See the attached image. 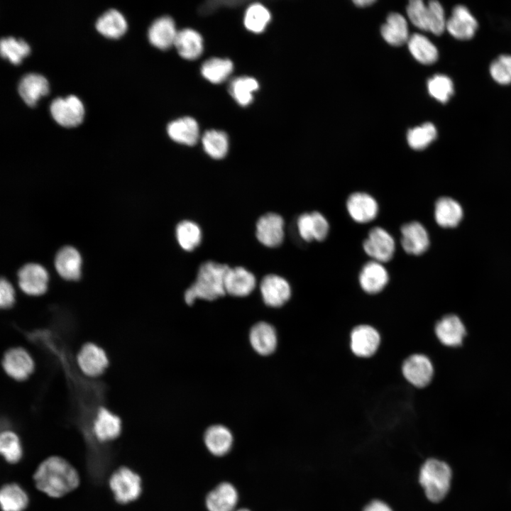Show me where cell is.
<instances>
[{"instance_id":"6da1fadb","label":"cell","mask_w":511,"mask_h":511,"mask_svg":"<svg viewBox=\"0 0 511 511\" xmlns=\"http://www.w3.org/2000/svg\"><path fill=\"white\" fill-rule=\"evenodd\" d=\"M33 480L39 490L53 498H60L70 493L79 483L75 468L58 456L44 459L35 469Z\"/></svg>"},{"instance_id":"7a4b0ae2","label":"cell","mask_w":511,"mask_h":511,"mask_svg":"<svg viewBox=\"0 0 511 511\" xmlns=\"http://www.w3.org/2000/svg\"><path fill=\"white\" fill-rule=\"evenodd\" d=\"M226 264L214 261L203 263L199 268L195 282L186 290L184 295L187 304H192L196 299L208 301L224 296L225 276L229 269Z\"/></svg>"},{"instance_id":"3957f363","label":"cell","mask_w":511,"mask_h":511,"mask_svg":"<svg viewBox=\"0 0 511 511\" xmlns=\"http://www.w3.org/2000/svg\"><path fill=\"white\" fill-rule=\"evenodd\" d=\"M452 478L450 466L444 461L429 458L422 466L419 483L427 498L433 502L441 501L449 493Z\"/></svg>"},{"instance_id":"277c9868","label":"cell","mask_w":511,"mask_h":511,"mask_svg":"<svg viewBox=\"0 0 511 511\" xmlns=\"http://www.w3.org/2000/svg\"><path fill=\"white\" fill-rule=\"evenodd\" d=\"M109 485L115 500L121 504L136 500L142 491L140 476L126 466L118 468L112 473Z\"/></svg>"},{"instance_id":"5b68a950","label":"cell","mask_w":511,"mask_h":511,"mask_svg":"<svg viewBox=\"0 0 511 511\" xmlns=\"http://www.w3.org/2000/svg\"><path fill=\"white\" fill-rule=\"evenodd\" d=\"M50 110L55 121L65 127H74L79 125L82 121L84 115L83 104L75 95L55 99L51 102Z\"/></svg>"},{"instance_id":"8992f818","label":"cell","mask_w":511,"mask_h":511,"mask_svg":"<svg viewBox=\"0 0 511 511\" xmlns=\"http://www.w3.org/2000/svg\"><path fill=\"white\" fill-rule=\"evenodd\" d=\"M2 367L10 378L17 381H23L28 378L33 373L35 363L31 354L26 349L21 347H13L4 353Z\"/></svg>"},{"instance_id":"52a82bcc","label":"cell","mask_w":511,"mask_h":511,"mask_svg":"<svg viewBox=\"0 0 511 511\" xmlns=\"http://www.w3.org/2000/svg\"><path fill=\"white\" fill-rule=\"evenodd\" d=\"M363 249L373 260L384 263L393 256L395 243L392 236L384 229L376 226L372 229L364 241Z\"/></svg>"},{"instance_id":"ba28073f","label":"cell","mask_w":511,"mask_h":511,"mask_svg":"<svg viewBox=\"0 0 511 511\" xmlns=\"http://www.w3.org/2000/svg\"><path fill=\"white\" fill-rule=\"evenodd\" d=\"M77 363L84 375L96 378L107 368L109 358L102 348L94 343H87L80 348L77 356Z\"/></svg>"},{"instance_id":"9c48e42d","label":"cell","mask_w":511,"mask_h":511,"mask_svg":"<svg viewBox=\"0 0 511 511\" xmlns=\"http://www.w3.org/2000/svg\"><path fill=\"white\" fill-rule=\"evenodd\" d=\"M402 371L405 379L412 385L424 388L428 385L432 379L434 367L427 356L415 353L404 361Z\"/></svg>"},{"instance_id":"30bf717a","label":"cell","mask_w":511,"mask_h":511,"mask_svg":"<svg viewBox=\"0 0 511 511\" xmlns=\"http://www.w3.org/2000/svg\"><path fill=\"white\" fill-rule=\"evenodd\" d=\"M256 235L263 245L275 248L284 239V220L275 213H267L261 216L256 223Z\"/></svg>"},{"instance_id":"8fae6325","label":"cell","mask_w":511,"mask_h":511,"mask_svg":"<svg viewBox=\"0 0 511 511\" xmlns=\"http://www.w3.org/2000/svg\"><path fill=\"white\" fill-rule=\"evenodd\" d=\"M18 277L19 287L28 295H41L47 290L48 273L39 264H26L19 270Z\"/></svg>"},{"instance_id":"7c38bea8","label":"cell","mask_w":511,"mask_h":511,"mask_svg":"<svg viewBox=\"0 0 511 511\" xmlns=\"http://www.w3.org/2000/svg\"><path fill=\"white\" fill-rule=\"evenodd\" d=\"M260 290L264 303L272 307H280L287 302L291 296V288L283 278L269 274L263 277Z\"/></svg>"},{"instance_id":"4fadbf2b","label":"cell","mask_w":511,"mask_h":511,"mask_svg":"<svg viewBox=\"0 0 511 511\" xmlns=\"http://www.w3.org/2000/svg\"><path fill=\"white\" fill-rule=\"evenodd\" d=\"M380 336L373 326L362 324L356 326L350 335V347L352 352L358 357L368 358L378 350Z\"/></svg>"},{"instance_id":"5bb4252c","label":"cell","mask_w":511,"mask_h":511,"mask_svg":"<svg viewBox=\"0 0 511 511\" xmlns=\"http://www.w3.org/2000/svg\"><path fill=\"white\" fill-rule=\"evenodd\" d=\"M446 28L454 38L468 40L475 35L478 22L466 6L458 4L454 7Z\"/></svg>"},{"instance_id":"9a60e30c","label":"cell","mask_w":511,"mask_h":511,"mask_svg":"<svg viewBox=\"0 0 511 511\" xmlns=\"http://www.w3.org/2000/svg\"><path fill=\"white\" fill-rule=\"evenodd\" d=\"M435 334L444 346L456 347L462 344L466 335V329L461 319L456 314L443 317L435 325Z\"/></svg>"},{"instance_id":"2e32d148","label":"cell","mask_w":511,"mask_h":511,"mask_svg":"<svg viewBox=\"0 0 511 511\" xmlns=\"http://www.w3.org/2000/svg\"><path fill=\"white\" fill-rule=\"evenodd\" d=\"M120 417L104 407H99L92 421V432L97 440L101 442L112 441L121 434Z\"/></svg>"},{"instance_id":"e0dca14e","label":"cell","mask_w":511,"mask_h":511,"mask_svg":"<svg viewBox=\"0 0 511 511\" xmlns=\"http://www.w3.org/2000/svg\"><path fill=\"white\" fill-rule=\"evenodd\" d=\"M401 245L409 254L419 256L429 246V234L424 226L417 221L404 224L401 228Z\"/></svg>"},{"instance_id":"ac0fdd59","label":"cell","mask_w":511,"mask_h":511,"mask_svg":"<svg viewBox=\"0 0 511 511\" xmlns=\"http://www.w3.org/2000/svg\"><path fill=\"white\" fill-rule=\"evenodd\" d=\"M346 207L351 217L358 223H368L373 220L378 211L375 199L364 192L351 194L346 202Z\"/></svg>"},{"instance_id":"d6986e66","label":"cell","mask_w":511,"mask_h":511,"mask_svg":"<svg viewBox=\"0 0 511 511\" xmlns=\"http://www.w3.org/2000/svg\"><path fill=\"white\" fill-rule=\"evenodd\" d=\"M256 285L253 274L243 267L229 268L225 276L226 293L231 296H247L253 292Z\"/></svg>"},{"instance_id":"ffe728a7","label":"cell","mask_w":511,"mask_h":511,"mask_svg":"<svg viewBox=\"0 0 511 511\" xmlns=\"http://www.w3.org/2000/svg\"><path fill=\"white\" fill-rule=\"evenodd\" d=\"M249 339L254 351L262 356L273 353L277 347L275 329L265 322H258L251 327Z\"/></svg>"},{"instance_id":"44dd1931","label":"cell","mask_w":511,"mask_h":511,"mask_svg":"<svg viewBox=\"0 0 511 511\" xmlns=\"http://www.w3.org/2000/svg\"><path fill=\"white\" fill-rule=\"evenodd\" d=\"M82 258L72 246H65L57 253L55 267L58 274L67 280H77L81 275Z\"/></svg>"},{"instance_id":"7402d4cb","label":"cell","mask_w":511,"mask_h":511,"mask_svg":"<svg viewBox=\"0 0 511 511\" xmlns=\"http://www.w3.org/2000/svg\"><path fill=\"white\" fill-rule=\"evenodd\" d=\"M388 274L381 263L372 260L367 263L359 275L362 289L369 294L380 292L388 282Z\"/></svg>"},{"instance_id":"603a6c76","label":"cell","mask_w":511,"mask_h":511,"mask_svg":"<svg viewBox=\"0 0 511 511\" xmlns=\"http://www.w3.org/2000/svg\"><path fill=\"white\" fill-rule=\"evenodd\" d=\"M177 32L175 22L170 16L156 19L148 30V39L155 47L166 50L174 45Z\"/></svg>"},{"instance_id":"cb8c5ba5","label":"cell","mask_w":511,"mask_h":511,"mask_svg":"<svg viewBox=\"0 0 511 511\" xmlns=\"http://www.w3.org/2000/svg\"><path fill=\"white\" fill-rule=\"evenodd\" d=\"M18 93L23 101L33 106L38 99L49 92V83L47 79L37 73H28L24 75L18 84Z\"/></svg>"},{"instance_id":"d4e9b609","label":"cell","mask_w":511,"mask_h":511,"mask_svg":"<svg viewBox=\"0 0 511 511\" xmlns=\"http://www.w3.org/2000/svg\"><path fill=\"white\" fill-rule=\"evenodd\" d=\"M463 211L461 204L449 197L439 198L434 206V219L443 228H454L462 220Z\"/></svg>"},{"instance_id":"484cf974","label":"cell","mask_w":511,"mask_h":511,"mask_svg":"<svg viewBox=\"0 0 511 511\" xmlns=\"http://www.w3.org/2000/svg\"><path fill=\"white\" fill-rule=\"evenodd\" d=\"M170 138L186 145H194L199 139L197 122L191 117H183L170 122L167 128Z\"/></svg>"},{"instance_id":"4316f807","label":"cell","mask_w":511,"mask_h":511,"mask_svg":"<svg viewBox=\"0 0 511 511\" xmlns=\"http://www.w3.org/2000/svg\"><path fill=\"white\" fill-rule=\"evenodd\" d=\"M238 502V493L229 483H222L211 491L206 499L209 511H233Z\"/></svg>"},{"instance_id":"83f0119b","label":"cell","mask_w":511,"mask_h":511,"mask_svg":"<svg viewBox=\"0 0 511 511\" xmlns=\"http://www.w3.org/2000/svg\"><path fill=\"white\" fill-rule=\"evenodd\" d=\"M179 55L187 60H194L203 52V40L201 35L190 28L177 32L175 43Z\"/></svg>"},{"instance_id":"f1b7e54d","label":"cell","mask_w":511,"mask_h":511,"mask_svg":"<svg viewBox=\"0 0 511 511\" xmlns=\"http://www.w3.org/2000/svg\"><path fill=\"white\" fill-rule=\"evenodd\" d=\"M204 443L212 454L223 456L231 449L233 436L227 427L219 424L213 425L204 433Z\"/></svg>"},{"instance_id":"f546056e","label":"cell","mask_w":511,"mask_h":511,"mask_svg":"<svg viewBox=\"0 0 511 511\" xmlns=\"http://www.w3.org/2000/svg\"><path fill=\"white\" fill-rule=\"evenodd\" d=\"M381 34L389 44L400 46L409 40L407 23L405 18L397 13H390L381 27Z\"/></svg>"},{"instance_id":"4dcf8cb0","label":"cell","mask_w":511,"mask_h":511,"mask_svg":"<svg viewBox=\"0 0 511 511\" xmlns=\"http://www.w3.org/2000/svg\"><path fill=\"white\" fill-rule=\"evenodd\" d=\"M29 498L25 490L16 483L4 484L0 490V502L3 511H23Z\"/></svg>"},{"instance_id":"1f68e13d","label":"cell","mask_w":511,"mask_h":511,"mask_svg":"<svg viewBox=\"0 0 511 511\" xmlns=\"http://www.w3.org/2000/svg\"><path fill=\"white\" fill-rule=\"evenodd\" d=\"M97 30L103 35L110 38H118L127 29L124 16L116 9H110L101 15L96 22Z\"/></svg>"},{"instance_id":"d6a6232c","label":"cell","mask_w":511,"mask_h":511,"mask_svg":"<svg viewBox=\"0 0 511 511\" xmlns=\"http://www.w3.org/2000/svg\"><path fill=\"white\" fill-rule=\"evenodd\" d=\"M407 43L410 53L419 62L430 65L437 60V48L424 35L414 33L410 37Z\"/></svg>"},{"instance_id":"836d02e7","label":"cell","mask_w":511,"mask_h":511,"mask_svg":"<svg viewBox=\"0 0 511 511\" xmlns=\"http://www.w3.org/2000/svg\"><path fill=\"white\" fill-rule=\"evenodd\" d=\"M233 68V63L231 60L213 57L202 64L201 73L211 83L219 84L226 79L232 72Z\"/></svg>"},{"instance_id":"e575fe53","label":"cell","mask_w":511,"mask_h":511,"mask_svg":"<svg viewBox=\"0 0 511 511\" xmlns=\"http://www.w3.org/2000/svg\"><path fill=\"white\" fill-rule=\"evenodd\" d=\"M202 143L206 153L214 159H222L228 153V136L223 131L216 130L206 131L202 138Z\"/></svg>"},{"instance_id":"d590c367","label":"cell","mask_w":511,"mask_h":511,"mask_svg":"<svg viewBox=\"0 0 511 511\" xmlns=\"http://www.w3.org/2000/svg\"><path fill=\"white\" fill-rule=\"evenodd\" d=\"M176 238L182 249L191 251L200 244L202 231L199 226L194 221L184 220L176 226Z\"/></svg>"},{"instance_id":"8d00e7d4","label":"cell","mask_w":511,"mask_h":511,"mask_svg":"<svg viewBox=\"0 0 511 511\" xmlns=\"http://www.w3.org/2000/svg\"><path fill=\"white\" fill-rule=\"evenodd\" d=\"M258 89V83L254 78L241 77L231 81L229 92L241 106L248 105L253 100V92Z\"/></svg>"},{"instance_id":"74e56055","label":"cell","mask_w":511,"mask_h":511,"mask_svg":"<svg viewBox=\"0 0 511 511\" xmlns=\"http://www.w3.org/2000/svg\"><path fill=\"white\" fill-rule=\"evenodd\" d=\"M0 451L5 460L11 463H17L23 456V447L18 434L9 429L1 433Z\"/></svg>"},{"instance_id":"f35d334b","label":"cell","mask_w":511,"mask_h":511,"mask_svg":"<svg viewBox=\"0 0 511 511\" xmlns=\"http://www.w3.org/2000/svg\"><path fill=\"white\" fill-rule=\"evenodd\" d=\"M1 55L13 64H19L31 51L29 45L23 39L3 38L0 43Z\"/></svg>"},{"instance_id":"ab89813d","label":"cell","mask_w":511,"mask_h":511,"mask_svg":"<svg viewBox=\"0 0 511 511\" xmlns=\"http://www.w3.org/2000/svg\"><path fill=\"white\" fill-rule=\"evenodd\" d=\"M437 136L436 127L432 123H425L421 126L408 131L407 138L409 145L414 150L426 148Z\"/></svg>"},{"instance_id":"60d3db41","label":"cell","mask_w":511,"mask_h":511,"mask_svg":"<svg viewBox=\"0 0 511 511\" xmlns=\"http://www.w3.org/2000/svg\"><path fill=\"white\" fill-rule=\"evenodd\" d=\"M270 20L268 10L260 4H253L246 10L244 17L246 28L253 33H261Z\"/></svg>"},{"instance_id":"b9f144b4","label":"cell","mask_w":511,"mask_h":511,"mask_svg":"<svg viewBox=\"0 0 511 511\" xmlns=\"http://www.w3.org/2000/svg\"><path fill=\"white\" fill-rule=\"evenodd\" d=\"M428 91L436 100L446 103L454 94V84L451 79L444 75H436L428 80Z\"/></svg>"},{"instance_id":"7bdbcfd3","label":"cell","mask_w":511,"mask_h":511,"mask_svg":"<svg viewBox=\"0 0 511 511\" xmlns=\"http://www.w3.org/2000/svg\"><path fill=\"white\" fill-rule=\"evenodd\" d=\"M410 21L418 28L429 31V12L428 6L421 0L410 1L407 7Z\"/></svg>"},{"instance_id":"ee69618b","label":"cell","mask_w":511,"mask_h":511,"mask_svg":"<svg viewBox=\"0 0 511 511\" xmlns=\"http://www.w3.org/2000/svg\"><path fill=\"white\" fill-rule=\"evenodd\" d=\"M429 11V31L435 35H441L446 28V21L441 4L435 0L430 1L428 4Z\"/></svg>"},{"instance_id":"f6af8a7d","label":"cell","mask_w":511,"mask_h":511,"mask_svg":"<svg viewBox=\"0 0 511 511\" xmlns=\"http://www.w3.org/2000/svg\"><path fill=\"white\" fill-rule=\"evenodd\" d=\"M314 240L323 241L328 235L329 225L326 218L318 211L311 213Z\"/></svg>"},{"instance_id":"bcb514c9","label":"cell","mask_w":511,"mask_h":511,"mask_svg":"<svg viewBox=\"0 0 511 511\" xmlns=\"http://www.w3.org/2000/svg\"><path fill=\"white\" fill-rule=\"evenodd\" d=\"M15 302V291L12 285L4 278L0 282V306L2 309L11 308Z\"/></svg>"},{"instance_id":"7dc6e473","label":"cell","mask_w":511,"mask_h":511,"mask_svg":"<svg viewBox=\"0 0 511 511\" xmlns=\"http://www.w3.org/2000/svg\"><path fill=\"white\" fill-rule=\"evenodd\" d=\"M297 229L302 239L306 241L314 240L311 213L301 214L297 219Z\"/></svg>"},{"instance_id":"c3c4849f","label":"cell","mask_w":511,"mask_h":511,"mask_svg":"<svg viewBox=\"0 0 511 511\" xmlns=\"http://www.w3.org/2000/svg\"><path fill=\"white\" fill-rule=\"evenodd\" d=\"M490 72L492 77L500 84H508L511 83V77L498 60H493L490 65Z\"/></svg>"},{"instance_id":"681fc988","label":"cell","mask_w":511,"mask_h":511,"mask_svg":"<svg viewBox=\"0 0 511 511\" xmlns=\"http://www.w3.org/2000/svg\"><path fill=\"white\" fill-rule=\"evenodd\" d=\"M363 511H392L384 502L373 500L364 508Z\"/></svg>"},{"instance_id":"f907efd6","label":"cell","mask_w":511,"mask_h":511,"mask_svg":"<svg viewBox=\"0 0 511 511\" xmlns=\"http://www.w3.org/2000/svg\"><path fill=\"white\" fill-rule=\"evenodd\" d=\"M497 59L502 63L511 77V55L502 54L499 55Z\"/></svg>"},{"instance_id":"816d5d0a","label":"cell","mask_w":511,"mask_h":511,"mask_svg":"<svg viewBox=\"0 0 511 511\" xmlns=\"http://www.w3.org/2000/svg\"><path fill=\"white\" fill-rule=\"evenodd\" d=\"M375 2V1L373 0H356L353 1V3L358 6H367Z\"/></svg>"},{"instance_id":"f5cc1de1","label":"cell","mask_w":511,"mask_h":511,"mask_svg":"<svg viewBox=\"0 0 511 511\" xmlns=\"http://www.w3.org/2000/svg\"><path fill=\"white\" fill-rule=\"evenodd\" d=\"M238 511H250V510H248L247 509H240Z\"/></svg>"}]
</instances>
